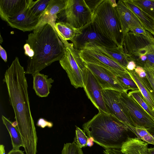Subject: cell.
<instances>
[{
  "label": "cell",
  "instance_id": "obj_1",
  "mask_svg": "<svg viewBox=\"0 0 154 154\" xmlns=\"http://www.w3.org/2000/svg\"><path fill=\"white\" fill-rule=\"evenodd\" d=\"M26 74L16 57L6 71L3 81L7 87L26 154H36L38 137L30 109Z\"/></svg>",
  "mask_w": 154,
  "mask_h": 154
},
{
  "label": "cell",
  "instance_id": "obj_2",
  "mask_svg": "<svg viewBox=\"0 0 154 154\" xmlns=\"http://www.w3.org/2000/svg\"><path fill=\"white\" fill-rule=\"evenodd\" d=\"M23 49L25 54L28 57L25 72L32 75L60 61L65 53L64 44L48 23L37 28L28 35Z\"/></svg>",
  "mask_w": 154,
  "mask_h": 154
},
{
  "label": "cell",
  "instance_id": "obj_3",
  "mask_svg": "<svg viewBox=\"0 0 154 154\" xmlns=\"http://www.w3.org/2000/svg\"><path fill=\"white\" fill-rule=\"evenodd\" d=\"M83 130L94 142L105 149H120L129 131L124 123L111 114L99 112L82 125Z\"/></svg>",
  "mask_w": 154,
  "mask_h": 154
},
{
  "label": "cell",
  "instance_id": "obj_4",
  "mask_svg": "<svg viewBox=\"0 0 154 154\" xmlns=\"http://www.w3.org/2000/svg\"><path fill=\"white\" fill-rule=\"evenodd\" d=\"M116 0H103L95 11L92 22L100 34L123 48L124 38Z\"/></svg>",
  "mask_w": 154,
  "mask_h": 154
},
{
  "label": "cell",
  "instance_id": "obj_5",
  "mask_svg": "<svg viewBox=\"0 0 154 154\" xmlns=\"http://www.w3.org/2000/svg\"><path fill=\"white\" fill-rule=\"evenodd\" d=\"M63 43L65 47V53L59 63L66 72L71 84L76 88H83L88 69L86 63L80 56L79 51L74 48L72 43L67 41Z\"/></svg>",
  "mask_w": 154,
  "mask_h": 154
},
{
  "label": "cell",
  "instance_id": "obj_6",
  "mask_svg": "<svg viewBox=\"0 0 154 154\" xmlns=\"http://www.w3.org/2000/svg\"><path fill=\"white\" fill-rule=\"evenodd\" d=\"M59 14L64 22L80 29L92 22L94 14L85 0H65V8Z\"/></svg>",
  "mask_w": 154,
  "mask_h": 154
},
{
  "label": "cell",
  "instance_id": "obj_7",
  "mask_svg": "<svg viewBox=\"0 0 154 154\" xmlns=\"http://www.w3.org/2000/svg\"><path fill=\"white\" fill-rule=\"evenodd\" d=\"M119 100L123 109L136 126L147 130L154 129V121L127 91L120 93Z\"/></svg>",
  "mask_w": 154,
  "mask_h": 154
},
{
  "label": "cell",
  "instance_id": "obj_8",
  "mask_svg": "<svg viewBox=\"0 0 154 154\" xmlns=\"http://www.w3.org/2000/svg\"><path fill=\"white\" fill-rule=\"evenodd\" d=\"M79 54L86 63L104 68L116 76L128 73L125 68L94 48L85 46L79 51Z\"/></svg>",
  "mask_w": 154,
  "mask_h": 154
},
{
  "label": "cell",
  "instance_id": "obj_9",
  "mask_svg": "<svg viewBox=\"0 0 154 154\" xmlns=\"http://www.w3.org/2000/svg\"><path fill=\"white\" fill-rule=\"evenodd\" d=\"M121 92L111 90H103L102 94L109 113L125 124L129 131L138 138L135 129V125L124 111L119 100Z\"/></svg>",
  "mask_w": 154,
  "mask_h": 154
},
{
  "label": "cell",
  "instance_id": "obj_10",
  "mask_svg": "<svg viewBox=\"0 0 154 154\" xmlns=\"http://www.w3.org/2000/svg\"><path fill=\"white\" fill-rule=\"evenodd\" d=\"M71 41L74 48L79 51L81 50L84 45L88 43H94L109 48L117 47L114 42L102 35L92 22L81 29L80 33Z\"/></svg>",
  "mask_w": 154,
  "mask_h": 154
},
{
  "label": "cell",
  "instance_id": "obj_11",
  "mask_svg": "<svg viewBox=\"0 0 154 154\" xmlns=\"http://www.w3.org/2000/svg\"><path fill=\"white\" fill-rule=\"evenodd\" d=\"M83 88L88 98L99 112L109 114L103 99V89L88 68L85 74Z\"/></svg>",
  "mask_w": 154,
  "mask_h": 154
},
{
  "label": "cell",
  "instance_id": "obj_12",
  "mask_svg": "<svg viewBox=\"0 0 154 154\" xmlns=\"http://www.w3.org/2000/svg\"><path fill=\"white\" fill-rule=\"evenodd\" d=\"M86 65L103 90L126 91L117 79L116 76L111 72L94 64L86 63Z\"/></svg>",
  "mask_w": 154,
  "mask_h": 154
},
{
  "label": "cell",
  "instance_id": "obj_13",
  "mask_svg": "<svg viewBox=\"0 0 154 154\" xmlns=\"http://www.w3.org/2000/svg\"><path fill=\"white\" fill-rule=\"evenodd\" d=\"M39 19L32 12L28 7V4L25 9L7 23L11 27L25 32L35 29L38 24Z\"/></svg>",
  "mask_w": 154,
  "mask_h": 154
},
{
  "label": "cell",
  "instance_id": "obj_14",
  "mask_svg": "<svg viewBox=\"0 0 154 154\" xmlns=\"http://www.w3.org/2000/svg\"><path fill=\"white\" fill-rule=\"evenodd\" d=\"M116 8L119 14L124 38L130 32L131 28L137 27L145 29L136 15L126 6L123 0L118 1Z\"/></svg>",
  "mask_w": 154,
  "mask_h": 154
},
{
  "label": "cell",
  "instance_id": "obj_15",
  "mask_svg": "<svg viewBox=\"0 0 154 154\" xmlns=\"http://www.w3.org/2000/svg\"><path fill=\"white\" fill-rule=\"evenodd\" d=\"M29 0H0V16L7 22L27 6Z\"/></svg>",
  "mask_w": 154,
  "mask_h": 154
},
{
  "label": "cell",
  "instance_id": "obj_16",
  "mask_svg": "<svg viewBox=\"0 0 154 154\" xmlns=\"http://www.w3.org/2000/svg\"><path fill=\"white\" fill-rule=\"evenodd\" d=\"M65 6V0H51L49 4L40 17L36 28L48 23L54 29L58 15L63 11Z\"/></svg>",
  "mask_w": 154,
  "mask_h": 154
},
{
  "label": "cell",
  "instance_id": "obj_17",
  "mask_svg": "<svg viewBox=\"0 0 154 154\" xmlns=\"http://www.w3.org/2000/svg\"><path fill=\"white\" fill-rule=\"evenodd\" d=\"M85 46L91 47L97 49L126 69L130 61L128 56L125 53L123 48L118 47L109 48L92 43H87L83 47Z\"/></svg>",
  "mask_w": 154,
  "mask_h": 154
},
{
  "label": "cell",
  "instance_id": "obj_18",
  "mask_svg": "<svg viewBox=\"0 0 154 154\" xmlns=\"http://www.w3.org/2000/svg\"><path fill=\"white\" fill-rule=\"evenodd\" d=\"M126 70L137 85L144 99L154 111V91L146 77L140 78L134 70Z\"/></svg>",
  "mask_w": 154,
  "mask_h": 154
},
{
  "label": "cell",
  "instance_id": "obj_19",
  "mask_svg": "<svg viewBox=\"0 0 154 154\" xmlns=\"http://www.w3.org/2000/svg\"><path fill=\"white\" fill-rule=\"evenodd\" d=\"M33 78V89L36 94L41 97H46L50 93L54 80L48 75L37 72L32 75Z\"/></svg>",
  "mask_w": 154,
  "mask_h": 154
},
{
  "label": "cell",
  "instance_id": "obj_20",
  "mask_svg": "<svg viewBox=\"0 0 154 154\" xmlns=\"http://www.w3.org/2000/svg\"><path fill=\"white\" fill-rule=\"evenodd\" d=\"M148 144L138 137L128 136L120 149L124 154H148Z\"/></svg>",
  "mask_w": 154,
  "mask_h": 154
},
{
  "label": "cell",
  "instance_id": "obj_21",
  "mask_svg": "<svg viewBox=\"0 0 154 154\" xmlns=\"http://www.w3.org/2000/svg\"><path fill=\"white\" fill-rule=\"evenodd\" d=\"M123 1L126 6L136 15L145 29L154 35V20L135 5L131 0Z\"/></svg>",
  "mask_w": 154,
  "mask_h": 154
},
{
  "label": "cell",
  "instance_id": "obj_22",
  "mask_svg": "<svg viewBox=\"0 0 154 154\" xmlns=\"http://www.w3.org/2000/svg\"><path fill=\"white\" fill-rule=\"evenodd\" d=\"M54 29L62 42L68 40L71 41L81 31V29H76L64 21L56 23Z\"/></svg>",
  "mask_w": 154,
  "mask_h": 154
},
{
  "label": "cell",
  "instance_id": "obj_23",
  "mask_svg": "<svg viewBox=\"0 0 154 154\" xmlns=\"http://www.w3.org/2000/svg\"><path fill=\"white\" fill-rule=\"evenodd\" d=\"M2 119L10 135L12 149L18 150L20 147H23L22 137L17 126L13 125L12 122L3 115L2 116Z\"/></svg>",
  "mask_w": 154,
  "mask_h": 154
},
{
  "label": "cell",
  "instance_id": "obj_24",
  "mask_svg": "<svg viewBox=\"0 0 154 154\" xmlns=\"http://www.w3.org/2000/svg\"><path fill=\"white\" fill-rule=\"evenodd\" d=\"M51 0H29L28 7L33 14L39 18L49 4Z\"/></svg>",
  "mask_w": 154,
  "mask_h": 154
},
{
  "label": "cell",
  "instance_id": "obj_25",
  "mask_svg": "<svg viewBox=\"0 0 154 154\" xmlns=\"http://www.w3.org/2000/svg\"><path fill=\"white\" fill-rule=\"evenodd\" d=\"M128 94L138 103L154 121V111L144 99L140 91L131 90Z\"/></svg>",
  "mask_w": 154,
  "mask_h": 154
},
{
  "label": "cell",
  "instance_id": "obj_26",
  "mask_svg": "<svg viewBox=\"0 0 154 154\" xmlns=\"http://www.w3.org/2000/svg\"><path fill=\"white\" fill-rule=\"evenodd\" d=\"M132 2L154 20V0H131Z\"/></svg>",
  "mask_w": 154,
  "mask_h": 154
},
{
  "label": "cell",
  "instance_id": "obj_27",
  "mask_svg": "<svg viewBox=\"0 0 154 154\" xmlns=\"http://www.w3.org/2000/svg\"><path fill=\"white\" fill-rule=\"evenodd\" d=\"M116 77L125 90L128 91V90H139L137 85L132 79L128 73H126Z\"/></svg>",
  "mask_w": 154,
  "mask_h": 154
},
{
  "label": "cell",
  "instance_id": "obj_28",
  "mask_svg": "<svg viewBox=\"0 0 154 154\" xmlns=\"http://www.w3.org/2000/svg\"><path fill=\"white\" fill-rule=\"evenodd\" d=\"M136 131L138 138L148 144L154 145V137L145 128L143 127L136 126Z\"/></svg>",
  "mask_w": 154,
  "mask_h": 154
},
{
  "label": "cell",
  "instance_id": "obj_29",
  "mask_svg": "<svg viewBox=\"0 0 154 154\" xmlns=\"http://www.w3.org/2000/svg\"><path fill=\"white\" fill-rule=\"evenodd\" d=\"M61 154H84L80 147L75 142L64 143Z\"/></svg>",
  "mask_w": 154,
  "mask_h": 154
},
{
  "label": "cell",
  "instance_id": "obj_30",
  "mask_svg": "<svg viewBox=\"0 0 154 154\" xmlns=\"http://www.w3.org/2000/svg\"><path fill=\"white\" fill-rule=\"evenodd\" d=\"M75 136L73 141L75 142L81 148L87 146L88 137L83 130L76 126Z\"/></svg>",
  "mask_w": 154,
  "mask_h": 154
},
{
  "label": "cell",
  "instance_id": "obj_31",
  "mask_svg": "<svg viewBox=\"0 0 154 154\" xmlns=\"http://www.w3.org/2000/svg\"><path fill=\"white\" fill-rule=\"evenodd\" d=\"M130 31L134 33L143 35L148 38L152 40H154V37L152 34L143 29L137 27L131 28Z\"/></svg>",
  "mask_w": 154,
  "mask_h": 154
},
{
  "label": "cell",
  "instance_id": "obj_32",
  "mask_svg": "<svg viewBox=\"0 0 154 154\" xmlns=\"http://www.w3.org/2000/svg\"><path fill=\"white\" fill-rule=\"evenodd\" d=\"M144 69L146 72V77L154 91V76L149 68Z\"/></svg>",
  "mask_w": 154,
  "mask_h": 154
},
{
  "label": "cell",
  "instance_id": "obj_33",
  "mask_svg": "<svg viewBox=\"0 0 154 154\" xmlns=\"http://www.w3.org/2000/svg\"><path fill=\"white\" fill-rule=\"evenodd\" d=\"M103 0L85 1V2L92 10L93 14L99 5Z\"/></svg>",
  "mask_w": 154,
  "mask_h": 154
},
{
  "label": "cell",
  "instance_id": "obj_34",
  "mask_svg": "<svg viewBox=\"0 0 154 154\" xmlns=\"http://www.w3.org/2000/svg\"><path fill=\"white\" fill-rule=\"evenodd\" d=\"M36 125L42 128L47 127L51 128L53 126V124L52 122H48L43 118L39 119L37 122Z\"/></svg>",
  "mask_w": 154,
  "mask_h": 154
},
{
  "label": "cell",
  "instance_id": "obj_35",
  "mask_svg": "<svg viewBox=\"0 0 154 154\" xmlns=\"http://www.w3.org/2000/svg\"><path fill=\"white\" fill-rule=\"evenodd\" d=\"M134 70L140 77L141 78L146 77V72L143 67L139 66H137Z\"/></svg>",
  "mask_w": 154,
  "mask_h": 154
},
{
  "label": "cell",
  "instance_id": "obj_36",
  "mask_svg": "<svg viewBox=\"0 0 154 154\" xmlns=\"http://www.w3.org/2000/svg\"><path fill=\"white\" fill-rule=\"evenodd\" d=\"M104 154H124L120 149L108 148L103 151Z\"/></svg>",
  "mask_w": 154,
  "mask_h": 154
},
{
  "label": "cell",
  "instance_id": "obj_37",
  "mask_svg": "<svg viewBox=\"0 0 154 154\" xmlns=\"http://www.w3.org/2000/svg\"><path fill=\"white\" fill-rule=\"evenodd\" d=\"M0 55L2 58L5 62L7 61V56L5 50L0 45Z\"/></svg>",
  "mask_w": 154,
  "mask_h": 154
},
{
  "label": "cell",
  "instance_id": "obj_38",
  "mask_svg": "<svg viewBox=\"0 0 154 154\" xmlns=\"http://www.w3.org/2000/svg\"><path fill=\"white\" fill-rule=\"evenodd\" d=\"M136 66L137 65L133 61L130 60L128 63L126 69L130 71H133L135 69Z\"/></svg>",
  "mask_w": 154,
  "mask_h": 154
},
{
  "label": "cell",
  "instance_id": "obj_39",
  "mask_svg": "<svg viewBox=\"0 0 154 154\" xmlns=\"http://www.w3.org/2000/svg\"><path fill=\"white\" fill-rule=\"evenodd\" d=\"M8 154H24L23 151L20 149L15 150L12 149Z\"/></svg>",
  "mask_w": 154,
  "mask_h": 154
},
{
  "label": "cell",
  "instance_id": "obj_40",
  "mask_svg": "<svg viewBox=\"0 0 154 154\" xmlns=\"http://www.w3.org/2000/svg\"><path fill=\"white\" fill-rule=\"evenodd\" d=\"M94 140L93 137H88L87 146L91 147L93 145Z\"/></svg>",
  "mask_w": 154,
  "mask_h": 154
},
{
  "label": "cell",
  "instance_id": "obj_41",
  "mask_svg": "<svg viewBox=\"0 0 154 154\" xmlns=\"http://www.w3.org/2000/svg\"><path fill=\"white\" fill-rule=\"evenodd\" d=\"M5 146L3 144L0 145V154H5Z\"/></svg>",
  "mask_w": 154,
  "mask_h": 154
},
{
  "label": "cell",
  "instance_id": "obj_42",
  "mask_svg": "<svg viewBox=\"0 0 154 154\" xmlns=\"http://www.w3.org/2000/svg\"><path fill=\"white\" fill-rule=\"evenodd\" d=\"M148 154H154V147L148 148Z\"/></svg>",
  "mask_w": 154,
  "mask_h": 154
},
{
  "label": "cell",
  "instance_id": "obj_43",
  "mask_svg": "<svg viewBox=\"0 0 154 154\" xmlns=\"http://www.w3.org/2000/svg\"><path fill=\"white\" fill-rule=\"evenodd\" d=\"M151 70V71L154 76V68L152 67H148Z\"/></svg>",
  "mask_w": 154,
  "mask_h": 154
},
{
  "label": "cell",
  "instance_id": "obj_44",
  "mask_svg": "<svg viewBox=\"0 0 154 154\" xmlns=\"http://www.w3.org/2000/svg\"><path fill=\"white\" fill-rule=\"evenodd\" d=\"M3 40L2 38L1 35H0V43H2L3 42Z\"/></svg>",
  "mask_w": 154,
  "mask_h": 154
}]
</instances>
